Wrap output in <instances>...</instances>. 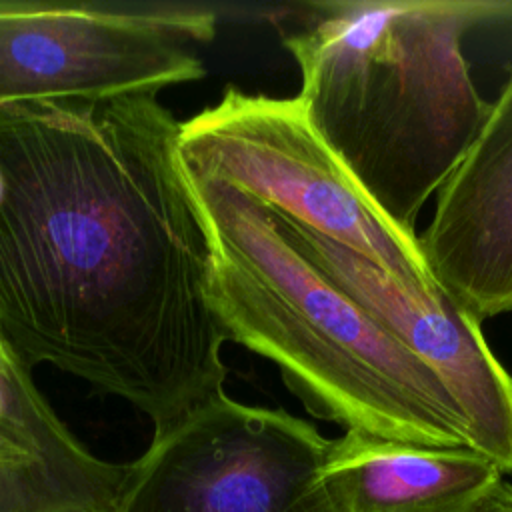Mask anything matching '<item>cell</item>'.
Returning a JSON list of instances; mask_svg holds the SVG:
<instances>
[{
	"label": "cell",
	"instance_id": "obj_4",
	"mask_svg": "<svg viewBox=\"0 0 512 512\" xmlns=\"http://www.w3.org/2000/svg\"><path fill=\"white\" fill-rule=\"evenodd\" d=\"M178 162L186 174L228 182L418 290L440 288L418 236L396 228L364 196L308 122L298 96L226 86L216 104L180 122Z\"/></svg>",
	"mask_w": 512,
	"mask_h": 512
},
{
	"label": "cell",
	"instance_id": "obj_8",
	"mask_svg": "<svg viewBox=\"0 0 512 512\" xmlns=\"http://www.w3.org/2000/svg\"><path fill=\"white\" fill-rule=\"evenodd\" d=\"M418 242L436 284L476 320L512 314V68Z\"/></svg>",
	"mask_w": 512,
	"mask_h": 512
},
{
	"label": "cell",
	"instance_id": "obj_5",
	"mask_svg": "<svg viewBox=\"0 0 512 512\" xmlns=\"http://www.w3.org/2000/svg\"><path fill=\"white\" fill-rule=\"evenodd\" d=\"M326 452L310 422L222 392L152 436L114 512H334Z\"/></svg>",
	"mask_w": 512,
	"mask_h": 512
},
{
	"label": "cell",
	"instance_id": "obj_7",
	"mask_svg": "<svg viewBox=\"0 0 512 512\" xmlns=\"http://www.w3.org/2000/svg\"><path fill=\"white\" fill-rule=\"evenodd\" d=\"M272 218L304 258L440 376L472 428L476 452L510 474L512 376L490 350L482 322L442 288L418 290L330 238L276 212Z\"/></svg>",
	"mask_w": 512,
	"mask_h": 512
},
{
	"label": "cell",
	"instance_id": "obj_6",
	"mask_svg": "<svg viewBox=\"0 0 512 512\" xmlns=\"http://www.w3.org/2000/svg\"><path fill=\"white\" fill-rule=\"evenodd\" d=\"M200 6L0 2V104L104 98L196 82L216 36Z\"/></svg>",
	"mask_w": 512,
	"mask_h": 512
},
{
	"label": "cell",
	"instance_id": "obj_12",
	"mask_svg": "<svg viewBox=\"0 0 512 512\" xmlns=\"http://www.w3.org/2000/svg\"><path fill=\"white\" fill-rule=\"evenodd\" d=\"M0 410H2V390H0Z\"/></svg>",
	"mask_w": 512,
	"mask_h": 512
},
{
	"label": "cell",
	"instance_id": "obj_9",
	"mask_svg": "<svg viewBox=\"0 0 512 512\" xmlns=\"http://www.w3.org/2000/svg\"><path fill=\"white\" fill-rule=\"evenodd\" d=\"M504 480L468 448H430L344 430L328 440L322 482L334 512H474Z\"/></svg>",
	"mask_w": 512,
	"mask_h": 512
},
{
	"label": "cell",
	"instance_id": "obj_2",
	"mask_svg": "<svg viewBox=\"0 0 512 512\" xmlns=\"http://www.w3.org/2000/svg\"><path fill=\"white\" fill-rule=\"evenodd\" d=\"M512 20V0H328L282 34L298 100L364 196L406 234L478 136L490 102L464 38Z\"/></svg>",
	"mask_w": 512,
	"mask_h": 512
},
{
	"label": "cell",
	"instance_id": "obj_3",
	"mask_svg": "<svg viewBox=\"0 0 512 512\" xmlns=\"http://www.w3.org/2000/svg\"><path fill=\"white\" fill-rule=\"evenodd\" d=\"M182 174L206 230V294L226 340L272 360L316 418L382 440L476 452L440 376L304 258L268 206L228 182Z\"/></svg>",
	"mask_w": 512,
	"mask_h": 512
},
{
	"label": "cell",
	"instance_id": "obj_1",
	"mask_svg": "<svg viewBox=\"0 0 512 512\" xmlns=\"http://www.w3.org/2000/svg\"><path fill=\"white\" fill-rule=\"evenodd\" d=\"M154 92L0 104V344L144 412L224 392L210 248Z\"/></svg>",
	"mask_w": 512,
	"mask_h": 512
},
{
	"label": "cell",
	"instance_id": "obj_11",
	"mask_svg": "<svg viewBox=\"0 0 512 512\" xmlns=\"http://www.w3.org/2000/svg\"><path fill=\"white\" fill-rule=\"evenodd\" d=\"M12 362H14V360L8 356V352H6V350H4V346L0 344V370H2V368H6V366H8V364H12Z\"/></svg>",
	"mask_w": 512,
	"mask_h": 512
},
{
	"label": "cell",
	"instance_id": "obj_10",
	"mask_svg": "<svg viewBox=\"0 0 512 512\" xmlns=\"http://www.w3.org/2000/svg\"><path fill=\"white\" fill-rule=\"evenodd\" d=\"M474 512H512V484L500 480Z\"/></svg>",
	"mask_w": 512,
	"mask_h": 512
}]
</instances>
